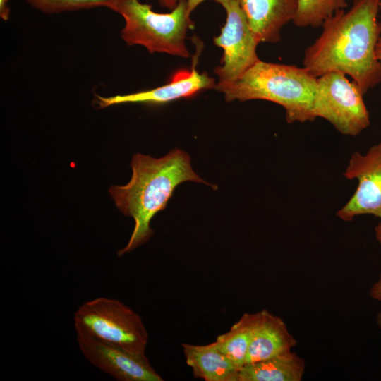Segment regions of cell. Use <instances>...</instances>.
<instances>
[{
  "instance_id": "1",
  "label": "cell",
  "mask_w": 381,
  "mask_h": 381,
  "mask_svg": "<svg viewBox=\"0 0 381 381\" xmlns=\"http://www.w3.org/2000/svg\"><path fill=\"white\" fill-rule=\"evenodd\" d=\"M380 0H354L325 20L322 32L304 52L303 65L315 78L341 72L363 95L381 83V61L375 49L381 37Z\"/></svg>"
},
{
  "instance_id": "2",
  "label": "cell",
  "mask_w": 381,
  "mask_h": 381,
  "mask_svg": "<svg viewBox=\"0 0 381 381\" xmlns=\"http://www.w3.org/2000/svg\"><path fill=\"white\" fill-rule=\"evenodd\" d=\"M131 167L132 176L129 182L109 188V193L118 209L135 222L127 245L118 252L119 256L132 251L151 238L152 218L167 207L179 184L193 181L214 187L193 171L190 157L179 149H174L160 158L135 154Z\"/></svg>"
},
{
  "instance_id": "3",
  "label": "cell",
  "mask_w": 381,
  "mask_h": 381,
  "mask_svg": "<svg viewBox=\"0 0 381 381\" xmlns=\"http://www.w3.org/2000/svg\"><path fill=\"white\" fill-rule=\"evenodd\" d=\"M317 78L304 67L259 60L238 79L214 88L226 101L262 99L274 102L285 110L289 123L315 119L313 101Z\"/></svg>"
},
{
  "instance_id": "4",
  "label": "cell",
  "mask_w": 381,
  "mask_h": 381,
  "mask_svg": "<svg viewBox=\"0 0 381 381\" xmlns=\"http://www.w3.org/2000/svg\"><path fill=\"white\" fill-rule=\"evenodd\" d=\"M109 9L120 14L125 25L121 32L128 45H141L150 53H166L187 58L188 29L193 28L186 0H179L170 13H157L140 0H113Z\"/></svg>"
},
{
  "instance_id": "5",
  "label": "cell",
  "mask_w": 381,
  "mask_h": 381,
  "mask_svg": "<svg viewBox=\"0 0 381 381\" xmlns=\"http://www.w3.org/2000/svg\"><path fill=\"white\" fill-rule=\"evenodd\" d=\"M73 319L78 337L145 355V326L140 315L123 302L106 297L87 301L75 312Z\"/></svg>"
},
{
  "instance_id": "6",
  "label": "cell",
  "mask_w": 381,
  "mask_h": 381,
  "mask_svg": "<svg viewBox=\"0 0 381 381\" xmlns=\"http://www.w3.org/2000/svg\"><path fill=\"white\" fill-rule=\"evenodd\" d=\"M363 95L358 84L344 73H325L317 78L313 114L329 121L341 134L356 136L370 125Z\"/></svg>"
},
{
  "instance_id": "7",
  "label": "cell",
  "mask_w": 381,
  "mask_h": 381,
  "mask_svg": "<svg viewBox=\"0 0 381 381\" xmlns=\"http://www.w3.org/2000/svg\"><path fill=\"white\" fill-rule=\"evenodd\" d=\"M226 11V20L214 43L223 49L222 64L214 73L216 85L231 83L238 79L260 59L256 49L259 44L237 0H214Z\"/></svg>"
},
{
  "instance_id": "8",
  "label": "cell",
  "mask_w": 381,
  "mask_h": 381,
  "mask_svg": "<svg viewBox=\"0 0 381 381\" xmlns=\"http://www.w3.org/2000/svg\"><path fill=\"white\" fill-rule=\"evenodd\" d=\"M344 176L356 179L358 186L349 200L337 212L344 221L371 214L381 219V141L371 146L365 154L354 152Z\"/></svg>"
},
{
  "instance_id": "9",
  "label": "cell",
  "mask_w": 381,
  "mask_h": 381,
  "mask_svg": "<svg viewBox=\"0 0 381 381\" xmlns=\"http://www.w3.org/2000/svg\"><path fill=\"white\" fill-rule=\"evenodd\" d=\"M78 347L93 365L119 381H162L145 355L77 336Z\"/></svg>"
},
{
  "instance_id": "10",
  "label": "cell",
  "mask_w": 381,
  "mask_h": 381,
  "mask_svg": "<svg viewBox=\"0 0 381 381\" xmlns=\"http://www.w3.org/2000/svg\"><path fill=\"white\" fill-rule=\"evenodd\" d=\"M215 85L214 78L205 73H200L193 66L191 69L179 70L168 83L154 89L111 97L97 95V104L100 108L125 103L161 104L191 97L202 90L214 88Z\"/></svg>"
},
{
  "instance_id": "11",
  "label": "cell",
  "mask_w": 381,
  "mask_h": 381,
  "mask_svg": "<svg viewBox=\"0 0 381 381\" xmlns=\"http://www.w3.org/2000/svg\"><path fill=\"white\" fill-rule=\"evenodd\" d=\"M248 23L260 42L276 43L282 28L293 21L298 0H237Z\"/></svg>"
},
{
  "instance_id": "12",
  "label": "cell",
  "mask_w": 381,
  "mask_h": 381,
  "mask_svg": "<svg viewBox=\"0 0 381 381\" xmlns=\"http://www.w3.org/2000/svg\"><path fill=\"white\" fill-rule=\"evenodd\" d=\"M296 340L284 321L267 310L260 311L245 364L258 362L292 351Z\"/></svg>"
},
{
  "instance_id": "13",
  "label": "cell",
  "mask_w": 381,
  "mask_h": 381,
  "mask_svg": "<svg viewBox=\"0 0 381 381\" xmlns=\"http://www.w3.org/2000/svg\"><path fill=\"white\" fill-rule=\"evenodd\" d=\"M186 363L195 377L205 381H238L241 368L221 352L214 342L181 344Z\"/></svg>"
},
{
  "instance_id": "14",
  "label": "cell",
  "mask_w": 381,
  "mask_h": 381,
  "mask_svg": "<svg viewBox=\"0 0 381 381\" xmlns=\"http://www.w3.org/2000/svg\"><path fill=\"white\" fill-rule=\"evenodd\" d=\"M305 368L304 359L290 351L245 364L240 370L238 381H300Z\"/></svg>"
},
{
  "instance_id": "15",
  "label": "cell",
  "mask_w": 381,
  "mask_h": 381,
  "mask_svg": "<svg viewBox=\"0 0 381 381\" xmlns=\"http://www.w3.org/2000/svg\"><path fill=\"white\" fill-rule=\"evenodd\" d=\"M260 317V311L245 313L230 329L216 339L218 349L241 368L246 358L252 335Z\"/></svg>"
},
{
  "instance_id": "16",
  "label": "cell",
  "mask_w": 381,
  "mask_h": 381,
  "mask_svg": "<svg viewBox=\"0 0 381 381\" xmlns=\"http://www.w3.org/2000/svg\"><path fill=\"white\" fill-rule=\"evenodd\" d=\"M346 6V0H298L297 11L292 22L297 27L318 28Z\"/></svg>"
},
{
  "instance_id": "17",
  "label": "cell",
  "mask_w": 381,
  "mask_h": 381,
  "mask_svg": "<svg viewBox=\"0 0 381 381\" xmlns=\"http://www.w3.org/2000/svg\"><path fill=\"white\" fill-rule=\"evenodd\" d=\"M36 9L47 14L88 9L99 6L109 8L113 0H25Z\"/></svg>"
},
{
  "instance_id": "18",
  "label": "cell",
  "mask_w": 381,
  "mask_h": 381,
  "mask_svg": "<svg viewBox=\"0 0 381 381\" xmlns=\"http://www.w3.org/2000/svg\"><path fill=\"white\" fill-rule=\"evenodd\" d=\"M370 295L373 299L381 302V274L377 281L371 286Z\"/></svg>"
},
{
  "instance_id": "19",
  "label": "cell",
  "mask_w": 381,
  "mask_h": 381,
  "mask_svg": "<svg viewBox=\"0 0 381 381\" xmlns=\"http://www.w3.org/2000/svg\"><path fill=\"white\" fill-rule=\"evenodd\" d=\"M9 0H0V16L3 20H8L10 15V8L8 6Z\"/></svg>"
},
{
  "instance_id": "20",
  "label": "cell",
  "mask_w": 381,
  "mask_h": 381,
  "mask_svg": "<svg viewBox=\"0 0 381 381\" xmlns=\"http://www.w3.org/2000/svg\"><path fill=\"white\" fill-rule=\"evenodd\" d=\"M161 5L172 10L178 4L179 0H158Z\"/></svg>"
},
{
  "instance_id": "21",
  "label": "cell",
  "mask_w": 381,
  "mask_h": 381,
  "mask_svg": "<svg viewBox=\"0 0 381 381\" xmlns=\"http://www.w3.org/2000/svg\"><path fill=\"white\" fill-rule=\"evenodd\" d=\"M188 6V9L191 13L195 10L201 3L206 0H186Z\"/></svg>"
},
{
  "instance_id": "22",
  "label": "cell",
  "mask_w": 381,
  "mask_h": 381,
  "mask_svg": "<svg viewBox=\"0 0 381 381\" xmlns=\"http://www.w3.org/2000/svg\"><path fill=\"white\" fill-rule=\"evenodd\" d=\"M375 231L376 238L381 245V220L378 223V224L376 226Z\"/></svg>"
},
{
  "instance_id": "23",
  "label": "cell",
  "mask_w": 381,
  "mask_h": 381,
  "mask_svg": "<svg viewBox=\"0 0 381 381\" xmlns=\"http://www.w3.org/2000/svg\"><path fill=\"white\" fill-rule=\"evenodd\" d=\"M375 56L379 61H381V37H380L376 46Z\"/></svg>"
},
{
  "instance_id": "24",
  "label": "cell",
  "mask_w": 381,
  "mask_h": 381,
  "mask_svg": "<svg viewBox=\"0 0 381 381\" xmlns=\"http://www.w3.org/2000/svg\"><path fill=\"white\" fill-rule=\"evenodd\" d=\"M377 324L379 328L381 329V311L377 315Z\"/></svg>"
},
{
  "instance_id": "25",
  "label": "cell",
  "mask_w": 381,
  "mask_h": 381,
  "mask_svg": "<svg viewBox=\"0 0 381 381\" xmlns=\"http://www.w3.org/2000/svg\"><path fill=\"white\" fill-rule=\"evenodd\" d=\"M380 10H381V0L380 1Z\"/></svg>"
}]
</instances>
